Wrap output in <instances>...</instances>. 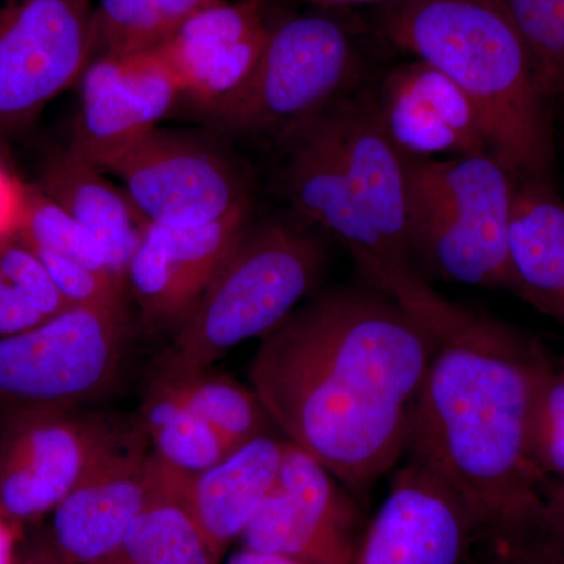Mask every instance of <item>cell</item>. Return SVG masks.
<instances>
[{
	"label": "cell",
	"mask_w": 564,
	"mask_h": 564,
	"mask_svg": "<svg viewBox=\"0 0 564 564\" xmlns=\"http://www.w3.org/2000/svg\"><path fill=\"white\" fill-rule=\"evenodd\" d=\"M436 337L377 288H340L265 334L250 364L270 421L358 500L410 447Z\"/></svg>",
	"instance_id": "cell-1"
},
{
	"label": "cell",
	"mask_w": 564,
	"mask_h": 564,
	"mask_svg": "<svg viewBox=\"0 0 564 564\" xmlns=\"http://www.w3.org/2000/svg\"><path fill=\"white\" fill-rule=\"evenodd\" d=\"M434 337L411 458L462 494L489 534L532 529L545 480L530 452V419L547 352L513 326L466 310Z\"/></svg>",
	"instance_id": "cell-2"
},
{
	"label": "cell",
	"mask_w": 564,
	"mask_h": 564,
	"mask_svg": "<svg viewBox=\"0 0 564 564\" xmlns=\"http://www.w3.org/2000/svg\"><path fill=\"white\" fill-rule=\"evenodd\" d=\"M381 28L400 50L444 73L473 102L489 151L514 180L552 181L547 96L521 36L489 0H392Z\"/></svg>",
	"instance_id": "cell-3"
},
{
	"label": "cell",
	"mask_w": 564,
	"mask_h": 564,
	"mask_svg": "<svg viewBox=\"0 0 564 564\" xmlns=\"http://www.w3.org/2000/svg\"><path fill=\"white\" fill-rule=\"evenodd\" d=\"M325 261L321 240L302 226L251 225L174 332L158 370L210 369L237 345L273 332L314 288Z\"/></svg>",
	"instance_id": "cell-4"
},
{
	"label": "cell",
	"mask_w": 564,
	"mask_h": 564,
	"mask_svg": "<svg viewBox=\"0 0 564 564\" xmlns=\"http://www.w3.org/2000/svg\"><path fill=\"white\" fill-rule=\"evenodd\" d=\"M406 173L411 250L419 269L458 284L514 292L516 180L502 163L488 151L406 159Z\"/></svg>",
	"instance_id": "cell-5"
},
{
	"label": "cell",
	"mask_w": 564,
	"mask_h": 564,
	"mask_svg": "<svg viewBox=\"0 0 564 564\" xmlns=\"http://www.w3.org/2000/svg\"><path fill=\"white\" fill-rule=\"evenodd\" d=\"M128 343V311L99 307H68L0 337V408L73 411L99 399L118 380Z\"/></svg>",
	"instance_id": "cell-6"
},
{
	"label": "cell",
	"mask_w": 564,
	"mask_h": 564,
	"mask_svg": "<svg viewBox=\"0 0 564 564\" xmlns=\"http://www.w3.org/2000/svg\"><path fill=\"white\" fill-rule=\"evenodd\" d=\"M282 137L291 150L282 184L296 214L343 245L373 288L402 304L430 332L440 333L459 306L434 292L421 269L378 231L310 121Z\"/></svg>",
	"instance_id": "cell-7"
},
{
	"label": "cell",
	"mask_w": 564,
	"mask_h": 564,
	"mask_svg": "<svg viewBox=\"0 0 564 564\" xmlns=\"http://www.w3.org/2000/svg\"><path fill=\"white\" fill-rule=\"evenodd\" d=\"M358 57L343 25L325 14L272 24L258 65L215 122L236 132H280L313 120L343 98Z\"/></svg>",
	"instance_id": "cell-8"
},
{
	"label": "cell",
	"mask_w": 564,
	"mask_h": 564,
	"mask_svg": "<svg viewBox=\"0 0 564 564\" xmlns=\"http://www.w3.org/2000/svg\"><path fill=\"white\" fill-rule=\"evenodd\" d=\"M95 0H0V144L80 80Z\"/></svg>",
	"instance_id": "cell-9"
},
{
	"label": "cell",
	"mask_w": 564,
	"mask_h": 564,
	"mask_svg": "<svg viewBox=\"0 0 564 564\" xmlns=\"http://www.w3.org/2000/svg\"><path fill=\"white\" fill-rule=\"evenodd\" d=\"M147 225L193 228L252 202L236 163L209 140L155 128L102 170Z\"/></svg>",
	"instance_id": "cell-10"
},
{
	"label": "cell",
	"mask_w": 564,
	"mask_h": 564,
	"mask_svg": "<svg viewBox=\"0 0 564 564\" xmlns=\"http://www.w3.org/2000/svg\"><path fill=\"white\" fill-rule=\"evenodd\" d=\"M489 533L462 494L410 456L364 527L351 564H477Z\"/></svg>",
	"instance_id": "cell-11"
},
{
	"label": "cell",
	"mask_w": 564,
	"mask_h": 564,
	"mask_svg": "<svg viewBox=\"0 0 564 564\" xmlns=\"http://www.w3.org/2000/svg\"><path fill=\"white\" fill-rule=\"evenodd\" d=\"M121 430L110 419L76 410L7 414L0 433V513L32 519L54 511Z\"/></svg>",
	"instance_id": "cell-12"
},
{
	"label": "cell",
	"mask_w": 564,
	"mask_h": 564,
	"mask_svg": "<svg viewBox=\"0 0 564 564\" xmlns=\"http://www.w3.org/2000/svg\"><path fill=\"white\" fill-rule=\"evenodd\" d=\"M362 530L358 500L317 459L285 440L272 491L240 540L248 551L300 564H351Z\"/></svg>",
	"instance_id": "cell-13"
},
{
	"label": "cell",
	"mask_w": 564,
	"mask_h": 564,
	"mask_svg": "<svg viewBox=\"0 0 564 564\" xmlns=\"http://www.w3.org/2000/svg\"><path fill=\"white\" fill-rule=\"evenodd\" d=\"M79 84L68 147L101 170L154 131L182 99L172 68L154 50L93 58Z\"/></svg>",
	"instance_id": "cell-14"
},
{
	"label": "cell",
	"mask_w": 564,
	"mask_h": 564,
	"mask_svg": "<svg viewBox=\"0 0 564 564\" xmlns=\"http://www.w3.org/2000/svg\"><path fill=\"white\" fill-rule=\"evenodd\" d=\"M251 217L252 202L203 226H144L128 285L148 328H180L251 228Z\"/></svg>",
	"instance_id": "cell-15"
},
{
	"label": "cell",
	"mask_w": 564,
	"mask_h": 564,
	"mask_svg": "<svg viewBox=\"0 0 564 564\" xmlns=\"http://www.w3.org/2000/svg\"><path fill=\"white\" fill-rule=\"evenodd\" d=\"M154 452L139 421L122 426L90 473L57 505L52 544L74 564H101L148 502Z\"/></svg>",
	"instance_id": "cell-16"
},
{
	"label": "cell",
	"mask_w": 564,
	"mask_h": 564,
	"mask_svg": "<svg viewBox=\"0 0 564 564\" xmlns=\"http://www.w3.org/2000/svg\"><path fill=\"white\" fill-rule=\"evenodd\" d=\"M269 32L262 0H223L154 51L172 68L182 99L214 120L250 80Z\"/></svg>",
	"instance_id": "cell-17"
},
{
	"label": "cell",
	"mask_w": 564,
	"mask_h": 564,
	"mask_svg": "<svg viewBox=\"0 0 564 564\" xmlns=\"http://www.w3.org/2000/svg\"><path fill=\"white\" fill-rule=\"evenodd\" d=\"M310 122L333 151L356 199L378 231L393 250L415 263L410 240L406 159L384 132L372 99L343 96Z\"/></svg>",
	"instance_id": "cell-18"
},
{
	"label": "cell",
	"mask_w": 564,
	"mask_h": 564,
	"mask_svg": "<svg viewBox=\"0 0 564 564\" xmlns=\"http://www.w3.org/2000/svg\"><path fill=\"white\" fill-rule=\"evenodd\" d=\"M372 101L403 158L429 161L491 152L473 102L430 63L415 61L392 69Z\"/></svg>",
	"instance_id": "cell-19"
},
{
	"label": "cell",
	"mask_w": 564,
	"mask_h": 564,
	"mask_svg": "<svg viewBox=\"0 0 564 564\" xmlns=\"http://www.w3.org/2000/svg\"><path fill=\"white\" fill-rule=\"evenodd\" d=\"M282 443L263 434L209 469L185 475V502L217 564L229 545L240 540L272 491L280 473Z\"/></svg>",
	"instance_id": "cell-20"
},
{
	"label": "cell",
	"mask_w": 564,
	"mask_h": 564,
	"mask_svg": "<svg viewBox=\"0 0 564 564\" xmlns=\"http://www.w3.org/2000/svg\"><path fill=\"white\" fill-rule=\"evenodd\" d=\"M33 184L95 237L111 272L128 288L129 262L147 223L124 191L69 147L52 150L43 159Z\"/></svg>",
	"instance_id": "cell-21"
},
{
	"label": "cell",
	"mask_w": 564,
	"mask_h": 564,
	"mask_svg": "<svg viewBox=\"0 0 564 564\" xmlns=\"http://www.w3.org/2000/svg\"><path fill=\"white\" fill-rule=\"evenodd\" d=\"M510 263L516 295L564 325V202L552 181L516 180Z\"/></svg>",
	"instance_id": "cell-22"
},
{
	"label": "cell",
	"mask_w": 564,
	"mask_h": 564,
	"mask_svg": "<svg viewBox=\"0 0 564 564\" xmlns=\"http://www.w3.org/2000/svg\"><path fill=\"white\" fill-rule=\"evenodd\" d=\"M185 475L154 455L148 502L101 564H217L185 502Z\"/></svg>",
	"instance_id": "cell-23"
},
{
	"label": "cell",
	"mask_w": 564,
	"mask_h": 564,
	"mask_svg": "<svg viewBox=\"0 0 564 564\" xmlns=\"http://www.w3.org/2000/svg\"><path fill=\"white\" fill-rule=\"evenodd\" d=\"M139 423L154 455L184 474L203 473L234 452L209 423L185 406L158 378L144 393Z\"/></svg>",
	"instance_id": "cell-24"
},
{
	"label": "cell",
	"mask_w": 564,
	"mask_h": 564,
	"mask_svg": "<svg viewBox=\"0 0 564 564\" xmlns=\"http://www.w3.org/2000/svg\"><path fill=\"white\" fill-rule=\"evenodd\" d=\"M223 0H95L91 61L158 50L196 13Z\"/></svg>",
	"instance_id": "cell-25"
},
{
	"label": "cell",
	"mask_w": 564,
	"mask_h": 564,
	"mask_svg": "<svg viewBox=\"0 0 564 564\" xmlns=\"http://www.w3.org/2000/svg\"><path fill=\"white\" fill-rule=\"evenodd\" d=\"M193 413L209 423L234 451L267 434L270 421L252 388L210 369L155 375Z\"/></svg>",
	"instance_id": "cell-26"
},
{
	"label": "cell",
	"mask_w": 564,
	"mask_h": 564,
	"mask_svg": "<svg viewBox=\"0 0 564 564\" xmlns=\"http://www.w3.org/2000/svg\"><path fill=\"white\" fill-rule=\"evenodd\" d=\"M69 304L17 231L0 236V337L28 332Z\"/></svg>",
	"instance_id": "cell-27"
},
{
	"label": "cell",
	"mask_w": 564,
	"mask_h": 564,
	"mask_svg": "<svg viewBox=\"0 0 564 564\" xmlns=\"http://www.w3.org/2000/svg\"><path fill=\"white\" fill-rule=\"evenodd\" d=\"M17 232L35 252L73 259L117 278L95 237L35 184H21Z\"/></svg>",
	"instance_id": "cell-28"
},
{
	"label": "cell",
	"mask_w": 564,
	"mask_h": 564,
	"mask_svg": "<svg viewBox=\"0 0 564 564\" xmlns=\"http://www.w3.org/2000/svg\"><path fill=\"white\" fill-rule=\"evenodd\" d=\"M521 36L547 98L564 91V0H489Z\"/></svg>",
	"instance_id": "cell-29"
},
{
	"label": "cell",
	"mask_w": 564,
	"mask_h": 564,
	"mask_svg": "<svg viewBox=\"0 0 564 564\" xmlns=\"http://www.w3.org/2000/svg\"><path fill=\"white\" fill-rule=\"evenodd\" d=\"M530 452L545 481L564 477V370L551 364L534 391Z\"/></svg>",
	"instance_id": "cell-30"
},
{
	"label": "cell",
	"mask_w": 564,
	"mask_h": 564,
	"mask_svg": "<svg viewBox=\"0 0 564 564\" xmlns=\"http://www.w3.org/2000/svg\"><path fill=\"white\" fill-rule=\"evenodd\" d=\"M35 252V251H33ZM70 307L128 311L126 288L109 273L50 252H35Z\"/></svg>",
	"instance_id": "cell-31"
},
{
	"label": "cell",
	"mask_w": 564,
	"mask_h": 564,
	"mask_svg": "<svg viewBox=\"0 0 564 564\" xmlns=\"http://www.w3.org/2000/svg\"><path fill=\"white\" fill-rule=\"evenodd\" d=\"M477 564H564V549L534 527L508 536H489Z\"/></svg>",
	"instance_id": "cell-32"
},
{
	"label": "cell",
	"mask_w": 564,
	"mask_h": 564,
	"mask_svg": "<svg viewBox=\"0 0 564 564\" xmlns=\"http://www.w3.org/2000/svg\"><path fill=\"white\" fill-rule=\"evenodd\" d=\"M538 529L564 549V477L545 481Z\"/></svg>",
	"instance_id": "cell-33"
},
{
	"label": "cell",
	"mask_w": 564,
	"mask_h": 564,
	"mask_svg": "<svg viewBox=\"0 0 564 564\" xmlns=\"http://www.w3.org/2000/svg\"><path fill=\"white\" fill-rule=\"evenodd\" d=\"M20 182H13L7 176L6 172H2L0 169V196L2 195H11V193L18 192L20 188ZM20 195L14 196V198L0 199V207H6V209H20ZM18 218L13 217V215L3 214L0 212V236L3 234L14 231L17 229Z\"/></svg>",
	"instance_id": "cell-34"
},
{
	"label": "cell",
	"mask_w": 564,
	"mask_h": 564,
	"mask_svg": "<svg viewBox=\"0 0 564 564\" xmlns=\"http://www.w3.org/2000/svg\"><path fill=\"white\" fill-rule=\"evenodd\" d=\"M228 564H300L285 556L263 554V552L248 551L243 549L229 558Z\"/></svg>",
	"instance_id": "cell-35"
},
{
	"label": "cell",
	"mask_w": 564,
	"mask_h": 564,
	"mask_svg": "<svg viewBox=\"0 0 564 564\" xmlns=\"http://www.w3.org/2000/svg\"><path fill=\"white\" fill-rule=\"evenodd\" d=\"M14 564H74L69 560H66L61 552L55 549V545L50 543L46 545H40V547L33 549L31 554L24 556Z\"/></svg>",
	"instance_id": "cell-36"
},
{
	"label": "cell",
	"mask_w": 564,
	"mask_h": 564,
	"mask_svg": "<svg viewBox=\"0 0 564 564\" xmlns=\"http://www.w3.org/2000/svg\"><path fill=\"white\" fill-rule=\"evenodd\" d=\"M14 538L6 516L0 513V564H14Z\"/></svg>",
	"instance_id": "cell-37"
},
{
	"label": "cell",
	"mask_w": 564,
	"mask_h": 564,
	"mask_svg": "<svg viewBox=\"0 0 564 564\" xmlns=\"http://www.w3.org/2000/svg\"><path fill=\"white\" fill-rule=\"evenodd\" d=\"M307 2L318 3L325 7H351V6H369V3H384L392 2V0H307Z\"/></svg>",
	"instance_id": "cell-38"
}]
</instances>
